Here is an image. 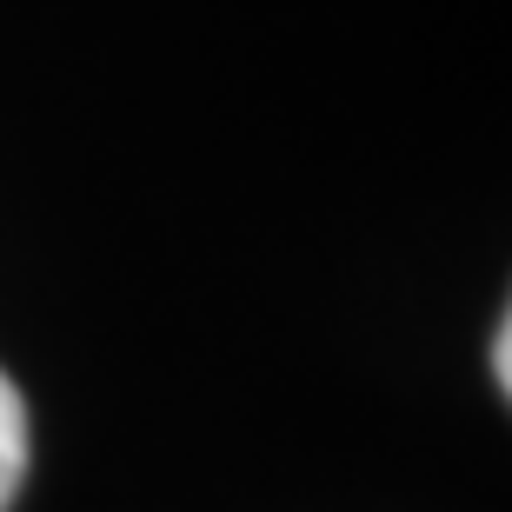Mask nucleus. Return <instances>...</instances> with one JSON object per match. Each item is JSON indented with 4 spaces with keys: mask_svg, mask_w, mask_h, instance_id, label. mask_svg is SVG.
Masks as SVG:
<instances>
[{
    "mask_svg": "<svg viewBox=\"0 0 512 512\" xmlns=\"http://www.w3.org/2000/svg\"><path fill=\"white\" fill-rule=\"evenodd\" d=\"M20 473H27V406H20L14 380L0 373V512L14 499Z\"/></svg>",
    "mask_w": 512,
    "mask_h": 512,
    "instance_id": "1",
    "label": "nucleus"
}]
</instances>
